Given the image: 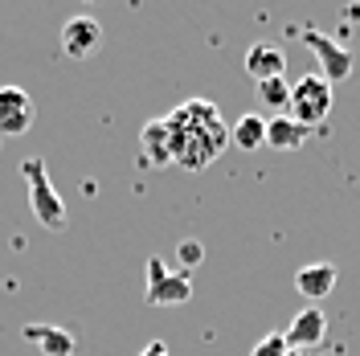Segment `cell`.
I'll list each match as a JSON object with an SVG mask.
<instances>
[{
  "mask_svg": "<svg viewBox=\"0 0 360 356\" xmlns=\"http://www.w3.org/2000/svg\"><path fill=\"white\" fill-rule=\"evenodd\" d=\"M98 42H103V25L94 17H70L62 25V49L70 58H90L98 49Z\"/></svg>",
  "mask_w": 360,
  "mask_h": 356,
  "instance_id": "ba28073f",
  "label": "cell"
},
{
  "mask_svg": "<svg viewBox=\"0 0 360 356\" xmlns=\"http://www.w3.org/2000/svg\"><path fill=\"white\" fill-rule=\"evenodd\" d=\"M139 356H172V352H168V344H164V340H152L148 348H139Z\"/></svg>",
  "mask_w": 360,
  "mask_h": 356,
  "instance_id": "ac0fdd59",
  "label": "cell"
},
{
  "mask_svg": "<svg viewBox=\"0 0 360 356\" xmlns=\"http://www.w3.org/2000/svg\"><path fill=\"white\" fill-rule=\"evenodd\" d=\"M21 172H25V184H29V209H33V217L45 229H62L66 225V201L58 197V189H53V180L45 172V164L37 156H29L21 164Z\"/></svg>",
  "mask_w": 360,
  "mask_h": 356,
  "instance_id": "7a4b0ae2",
  "label": "cell"
},
{
  "mask_svg": "<svg viewBox=\"0 0 360 356\" xmlns=\"http://www.w3.org/2000/svg\"><path fill=\"white\" fill-rule=\"evenodd\" d=\"M283 336H287V348H291V352H307L315 344H323V336H328V315L319 312V307H303V312L287 324Z\"/></svg>",
  "mask_w": 360,
  "mask_h": 356,
  "instance_id": "52a82bcc",
  "label": "cell"
},
{
  "mask_svg": "<svg viewBox=\"0 0 360 356\" xmlns=\"http://www.w3.org/2000/svg\"><path fill=\"white\" fill-rule=\"evenodd\" d=\"M266 144L270 148H278V152H295V148L307 144V127L295 123L291 115H278V119H270L266 123Z\"/></svg>",
  "mask_w": 360,
  "mask_h": 356,
  "instance_id": "4fadbf2b",
  "label": "cell"
},
{
  "mask_svg": "<svg viewBox=\"0 0 360 356\" xmlns=\"http://www.w3.org/2000/svg\"><path fill=\"white\" fill-rule=\"evenodd\" d=\"M291 348H287V336L283 332H270V336H262L254 348H250V356H287Z\"/></svg>",
  "mask_w": 360,
  "mask_h": 356,
  "instance_id": "e0dca14e",
  "label": "cell"
},
{
  "mask_svg": "<svg viewBox=\"0 0 360 356\" xmlns=\"http://www.w3.org/2000/svg\"><path fill=\"white\" fill-rule=\"evenodd\" d=\"M291 111H295L291 119L303 123V127L323 123L328 111H332V87H328L319 74H303V78L291 87Z\"/></svg>",
  "mask_w": 360,
  "mask_h": 356,
  "instance_id": "277c9868",
  "label": "cell"
},
{
  "mask_svg": "<svg viewBox=\"0 0 360 356\" xmlns=\"http://www.w3.org/2000/svg\"><path fill=\"white\" fill-rule=\"evenodd\" d=\"M33 127V98L21 87H0V135H25Z\"/></svg>",
  "mask_w": 360,
  "mask_h": 356,
  "instance_id": "8992f818",
  "label": "cell"
},
{
  "mask_svg": "<svg viewBox=\"0 0 360 356\" xmlns=\"http://www.w3.org/2000/svg\"><path fill=\"white\" fill-rule=\"evenodd\" d=\"M152 307H180L193 299V279L184 270H172L164 258H148V295Z\"/></svg>",
  "mask_w": 360,
  "mask_h": 356,
  "instance_id": "3957f363",
  "label": "cell"
},
{
  "mask_svg": "<svg viewBox=\"0 0 360 356\" xmlns=\"http://www.w3.org/2000/svg\"><path fill=\"white\" fill-rule=\"evenodd\" d=\"M139 160L152 164V168H168V164H172V144H168L164 119L143 123V132H139Z\"/></svg>",
  "mask_w": 360,
  "mask_h": 356,
  "instance_id": "8fae6325",
  "label": "cell"
},
{
  "mask_svg": "<svg viewBox=\"0 0 360 356\" xmlns=\"http://www.w3.org/2000/svg\"><path fill=\"white\" fill-rule=\"evenodd\" d=\"M229 144H238L242 152H254L266 144V119L262 115H242L233 127H229Z\"/></svg>",
  "mask_w": 360,
  "mask_h": 356,
  "instance_id": "5bb4252c",
  "label": "cell"
},
{
  "mask_svg": "<svg viewBox=\"0 0 360 356\" xmlns=\"http://www.w3.org/2000/svg\"><path fill=\"white\" fill-rule=\"evenodd\" d=\"M25 344H33V348H41L45 356H70L74 352V332L66 328H58V324H25Z\"/></svg>",
  "mask_w": 360,
  "mask_h": 356,
  "instance_id": "30bf717a",
  "label": "cell"
},
{
  "mask_svg": "<svg viewBox=\"0 0 360 356\" xmlns=\"http://www.w3.org/2000/svg\"><path fill=\"white\" fill-rule=\"evenodd\" d=\"M336 279H340L336 262H307V267L295 270V291H299V295H307L311 303H319V299H328V295H332Z\"/></svg>",
  "mask_w": 360,
  "mask_h": 356,
  "instance_id": "9c48e42d",
  "label": "cell"
},
{
  "mask_svg": "<svg viewBox=\"0 0 360 356\" xmlns=\"http://www.w3.org/2000/svg\"><path fill=\"white\" fill-rule=\"evenodd\" d=\"M164 127H168V144H172V164L188 168V172H205L229 148V123L209 98H184L164 119Z\"/></svg>",
  "mask_w": 360,
  "mask_h": 356,
  "instance_id": "6da1fadb",
  "label": "cell"
},
{
  "mask_svg": "<svg viewBox=\"0 0 360 356\" xmlns=\"http://www.w3.org/2000/svg\"><path fill=\"white\" fill-rule=\"evenodd\" d=\"M246 70L254 74V82H266V78H283V70H287V58H283V49L278 45H250L246 49Z\"/></svg>",
  "mask_w": 360,
  "mask_h": 356,
  "instance_id": "7c38bea8",
  "label": "cell"
},
{
  "mask_svg": "<svg viewBox=\"0 0 360 356\" xmlns=\"http://www.w3.org/2000/svg\"><path fill=\"white\" fill-rule=\"evenodd\" d=\"M287 356H303V352H287Z\"/></svg>",
  "mask_w": 360,
  "mask_h": 356,
  "instance_id": "d6986e66",
  "label": "cell"
},
{
  "mask_svg": "<svg viewBox=\"0 0 360 356\" xmlns=\"http://www.w3.org/2000/svg\"><path fill=\"white\" fill-rule=\"evenodd\" d=\"M299 37L311 45L315 62H319V78H323L328 87H336V82H344V78H352V53H348L336 37H328V33H319V29H303Z\"/></svg>",
  "mask_w": 360,
  "mask_h": 356,
  "instance_id": "5b68a950",
  "label": "cell"
},
{
  "mask_svg": "<svg viewBox=\"0 0 360 356\" xmlns=\"http://www.w3.org/2000/svg\"><path fill=\"white\" fill-rule=\"evenodd\" d=\"M176 262L184 267V274H188V270H197L205 262V246L197 242V238H184V242L176 246Z\"/></svg>",
  "mask_w": 360,
  "mask_h": 356,
  "instance_id": "2e32d148",
  "label": "cell"
},
{
  "mask_svg": "<svg viewBox=\"0 0 360 356\" xmlns=\"http://www.w3.org/2000/svg\"><path fill=\"white\" fill-rule=\"evenodd\" d=\"M258 103H266V107H291V82L287 78L258 82Z\"/></svg>",
  "mask_w": 360,
  "mask_h": 356,
  "instance_id": "9a60e30c",
  "label": "cell"
}]
</instances>
